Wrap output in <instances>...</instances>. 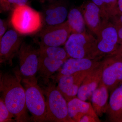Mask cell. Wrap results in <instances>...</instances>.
Segmentation results:
<instances>
[{
    "label": "cell",
    "mask_w": 122,
    "mask_h": 122,
    "mask_svg": "<svg viewBox=\"0 0 122 122\" xmlns=\"http://www.w3.org/2000/svg\"><path fill=\"white\" fill-rule=\"evenodd\" d=\"M22 80L18 72L14 74L1 75L0 90L2 99L9 111L15 116L17 122L29 120L26 111L25 91L21 83Z\"/></svg>",
    "instance_id": "obj_1"
},
{
    "label": "cell",
    "mask_w": 122,
    "mask_h": 122,
    "mask_svg": "<svg viewBox=\"0 0 122 122\" xmlns=\"http://www.w3.org/2000/svg\"><path fill=\"white\" fill-rule=\"evenodd\" d=\"M65 49L70 57L100 61L97 39L86 32L71 34L65 44Z\"/></svg>",
    "instance_id": "obj_2"
},
{
    "label": "cell",
    "mask_w": 122,
    "mask_h": 122,
    "mask_svg": "<svg viewBox=\"0 0 122 122\" xmlns=\"http://www.w3.org/2000/svg\"><path fill=\"white\" fill-rule=\"evenodd\" d=\"M11 23L14 29L20 34L28 35L37 32L42 27L41 14L27 5L13 6Z\"/></svg>",
    "instance_id": "obj_3"
},
{
    "label": "cell",
    "mask_w": 122,
    "mask_h": 122,
    "mask_svg": "<svg viewBox=\"0 0 122 122\" xmlns=\"http://www.w3.org/2000/svg\"><path fill=\"white\" fill-rule=\"evenodd\" d=\"M27 109L35 122H45L46 110V100L43 91L37 84L35 77L23 78Z\"/></svg>",
    "instance_id": "obj_4"
},
{
    "label": "cell",
    "mask_w": 122,
    "mask_h": 122,
    "mask_svg": "<svg viewBox=\"0 0 122 122\" xmlns=\"http://www.w3.org/2000/svg\"><path fill=\"white\" fill-rule=\"evenodd\" d=\"M46 114V121L74 122L68 114L67 102L57 87L50 84L45 90Z\"/></svg>",
    "instance_id": "obj_5"
},
{
    "label": "cell",
    "mask_w": 122,
    "mask_h": 122,
    "mask_svg": "<svg viewBox=\"0 0 122 122\" xmlns=\"http://www.w3.org/2000/svg\"><path fill=\"white\" fill-rule=\"evenodd\" d=\"M101 82L109 91L122 83V58L118 54L107 56L101 61Z\"/></svg>",
    "instance_id": "obj_6"
},
{
    "label": "cell",
    "mask_w": 122,
    "mask_h": 122,
    "mask_svg": "<svg viewBox=\"0 0 122 122\" xmlns=\"http://www.w3.org/2000/svg\"><path fill=\"white\" fill-rule=\"evenodd\" d=\"M96 35L100 59L117 54L120 44L117 30L110 20L104 24Z\"/></svg>",
    "instance_id": "obj_7"
},
{
    "label": "cell",
    "mask_w": 122,
    "mask_h": 122,
    "mask_svg": "<svg viewBox=\"0 0 122 122\" xmlns=\"http://www.w3.org/2000/svg\"><path fill=\"white\" fill-rule=\"evenodd\" d=\"M72 30L67 20L59 25L44 27L37 35L39 46H60L65 45Z\"/></svg>",
    "instance_id": "obj_8"
},
{
    "label": "cell",
    "mask_w": 122,
    "mask_h": 122,
    "mask_svg": "<svg viewBox=\"0 0 122 122\" xmlns=\"http://www.w3.org/2000/svg\"><path fill=\"white\" fill-rule=\"evenodd\" d=\"M20 73L24 78L35 77L38 71L39 52L30 45L22 42L18 54Z\"/></svg>",
    "instance_id": "obj_9"
},
{
    "label": "cell",
    "mask_w": 122,
    "mask_h": 122,
    "mask_svg": "<svg viewBox=\"0 0 122 122\" xmlns=\"http://www.w3.org/2000/svg\"><path fill=\"white\" fill-rule=\"evenodd\" d=\"M19 33L14 29L5 32L0 39V62L13 65V59L18 55L22 42Z\"/></svg>",
    "instance_id": "obj_10"
},
{
    "label": "cell",
    "mask_w": 122,
    "mask_h": 122,
    "mask_svg": "<svg viewBox=\"0 0 122 122\" xmlns=\"http://www.w3.org/2000/svg\"><path fill=\"white\" fill-rule=\"evenodd\" d=\"M83 14L86 25L96 35L104 24L110 20L98 6L92 2H86L79 7Z\"/></svg>",
    "instance_id": "obj_11"
},
{
    "label": "cell",
    "mask_w": 122,
    "mask_h": 122,
    "mask_svg": "<svg viewBox=\"0 0 122 122\" xmlns=\"http://www.w3.org/2000/svg\"><path fill=\"white\" fill-rule=\"evenodd\" d=\"M92 71L78 72L70 75H62L58 78V83L57 89L67 102L77 97L81 84Z\"/></svg>",
    "instance_id": "obj_12"
},
{
    "label": "cell",
    "mask_w": 122,
    "mask_h": 122,
    "mask_svg": "<svg viewBox=\"0 0 122 122\" xmlns=\"http://www.w3.org/2000/svg\"><path fill=\"white\" fill-rule=\"evenodd\" d=\"M101 63V61L88 58H69L61 68L58 78L78 72H90L98 67Z\"/></svg>",
    "instance_id": "obj_13"
},
{
    "label": "cell",
    "mask_w": 122,
    "mask_h": 122,
    "mask_svg": "<svg viewBox=\"0 0 122 122\" xmlns=\"http://www.w3.org/2000/svg\"><path fill=\"white\" fill-rule=\"evenodd\" d=\"M69 13L66 5L64 2H52L44 9L42 22L45 27L56 25L66 21Z\"/></svg>",
    "instance_id": "obj_14"
},
{
    "label": "cell",
    "mask_w": 122,
    "mask_h": 122,
    "mask_svg": "<svg viewBox=\"0 0 122 122\" xmlns=\"http://www.w3.org/2000/svg\"><path fill=\"white\" fill-rule=\"evenodd\" d=\"M102 77V68L100 64L98 67L92 71L85 78L79 89L77 97L83 101L90 99L92 94L100 84Z\"/></svg>",
    "instance_id": "obj_15"
},
{
    "label": "cell",
    "mask_w": 122,
    "mask_h": 122,
    "mask_svg": "<svg viewBox=\"0 0 122 122\" xmlns=\"http://www.w3.org/2000/svg\"><path fill=\"white\" fill-rule=\"evenodd\" d=\"M110 122L122 119V83L111 92L106 113Z\"/></svg>",
    "instance_id": "obj_16"
},
{
    "label": "cell",
    "mask_w": 122,
    "mask_h": 122,
    "mask_svg": "<svg viewBox=\"0 0 122 122\" xmlns=\"http://www.w3.org/2000/svg\"><path fill=\"white\" fill-rule=\"evenodd\" d=\"M67 104L68 114L74 122H78L82 116L87 114L97 115L90 103L81 100L77 97L68 101Z\"/></svg>",
    "instance_id": "obj_17"
},
{
    "label": "cell",
    "mask_w": 122,
    "mask_h": 122,
    "mask_svg": "<svg viewBox=\"0 0 122 122\" xmlns=\"http://www.w3.org/2000/svg\"><path fill=\"white\" fill-rule=\"evenodd\" d=\"M109 91L106 86L101 81L98 87L92 95V105L99 117L106 113L109 103Z\"/></svg>",
    "instance_id": "obj_18"
},
{
    "label": "cell",
    "mask_w": 122,
    "mask_h": 122,
    "mask_svg": "<svg viewBox=\"0 0 122 122\" xmlns=\"http://www.w3.org/2000/svg\"><path fill=\"white\" fill-rule=\"evenodd\" d=\"M38 71L41 76L50 77L55 72L61 69L65 61L55 59L46 56L39 51Z\"/></svg>",
    "instance_id": "obj_19"
},
{
    "label": "cell",
    "mask_w": 122,
    "mask_h": 122,
    "mask_svg": "<svg viewBox=\"0 0 122 122\" xmlns=\"http://www.w3.org/2000/svg\"><path fill=\"white\" fill-rule=\"evenodd\" d=\"M67 21L72 30V33L86 32V25L79 7L73 8L70 10Z\"/></svg>",
    "instance_id": "obj_20"
},
{
    "label": "cell",
    "mask_w": 122,
    "mask_h": 122,
    "mask_svg": "<svg viewBox=\"0 0 122 122\" xmlns=\"http://www.w3.org/2000/svg\"><path fill=\"white\" fill-rule=\"evenodd\" d=\"M109 19L119 12L117 0H91Z\"/></svg>",
    "instance_id": "obj_21"
},
{
    "label": "cell",
    "mask_w": 122,
    "mask_h": 122,
    "mask_svg": "<svg viewBox=\"0 0 122 122\" xmlns=\"http://www.w3.org/2000/svg\"><path fill=\"white\" fill-rule=\"evenodd\" d=\"M39 46V51L50 57L65 61L70 58L65 48H61L60 46Z\"/></svg>",
    "instance_id": "obj_22"
},
{
    "label": "cell",
    "mask_w": 122,
    "mask_h": 122,
    "mask_svg": "<svg viewBox=\"0 0 122 122\" xmlns=\"http://www.w3.org/2000/svg\"><path fill=\"white\" fill-rule=\"evenodd\" d=\"M15 116L11 113L5 104L2 98L0 100V122H8L12 121Z\"/></svg>",
    "instance_id": "obj_23"
},
{
    "label": "cell",
    "mask_w": 122,
    "mask_h": 122,
    "mask_svg": "<svg viewBox=\"0 0 122 122\" xmlns=\"http://www.w3.org/2000/svg\"><path fill=\"white\" fill-rule=\"evenodd\" d=\"M99 117L97 115L87 114L83 116L79 119L78 122H100Z\"/></svg>",
    "instance_id": "obj_24"
},
{
    "label": "cell",
    "mask_w": 122,
    "mask_h": 122,
    "mask_svg": "<svg viewBox=\"0 0 122 122\" xmlns=\"http://www.w3.org/2000/svg\"><path fill=\"white\" fill-rule=\"evenodd\" d=\"M0 12H6L12 9L8 0H0Z\"/></svg>",
    "instance_id": "obj_25"
},
{
    "label": "cell",
    "mask_w": 122,
    "mask_h": 122,
    "mask_svg": "<svg viewBox=\"0 0 122 122\" xmlns=\"http://www.w3.org/2000/svg\"><path fill=\"white\" fill-rule=\"evenodd\" d=\"M11 8L15 5H26L29 0H8Z\"/></svg>",
    "instance_id": "obj_26"
},
{
    "label": "cell",
    "mask_w": 122,
    "mask_h": 122,
    "mask_svg": "<svg viewBox=\"0 0 122 122\" xmlns=\"http://www.w3.org/2000/svg\"><path fill=\"white\" fill-rule=\"evenodd\" d=\"M7 29V24L4 20L0 19V39H1Z\"/></svg>",
    "instance_id": "obj_27"
},
{
    "label": "cell",
    "mask_w": 122,
    "mask_h": 122,
    "mask_svg": "<svg viewBox=\"0 0 122 122\" xmlns=\"http://www.w3.org/2000/svg\"><path fill=\"white\" fill-rule=\"evenodd\" d=\"M113 24L117 30L118 36L119 41V43L120 44L122 42V24L116 23Z\"/></svg>",
    "instance_id": "obj_28"
},
{
    "label": "cell",
    "mask_w": 122,
    "mask_h": 122,
    "mask_svg": "<svg viewBox=\"0 0 122 122\" xmlns=\"http://www.w3.org/2000/svg\"><path fill=\"white\" fill-rule=\"evenodd\" d=\"M118 9L119 13H122V0H117Z\"/></svg>",
    "instance_id": "obj_29"
},
{
    "label": "cell",
    "mask_w": 122,
    "mask_h": 122,
    "mask_svg": "<svg viewBox=\"0 0 122 122\" xmlns=\"http://www.w3.org/2000/svg\"><path fill=\"white\" fill-rule=\"evenodd\" d=\"M116 54H118L122 58V42L120 44Z\"/></svg>",
    "instance_id": "obj_30"
},
{
    "label": "cell",
    "mask_w": 122,
    "mask_h": 122,
    "mask_svg": "<svg viewBox=\"0 0 122 122\" xmlns=\"http://www.w3.org/2000/svg\"><path fill=\"white\" fill-rule=\"evenodd\" d=\"M41 2H44L45 0H40Z\"/></svg>",
    "instance_id": "obj_31"
},
{
    "label": "cell",
    "mask_w": 122,
    "mask_h": 122,
    "mask_svg": "<svg viewBox=\"0 0 122 122\" xmlns=\"http://www.w3.org/2000/svg\"><path fill=\"white\" fill-rule=\"evenodd\" d=\"M120 122H122V119L120 120Z\"/></svg>",
    "instance_id": "obj_32"
}]
</instances>
